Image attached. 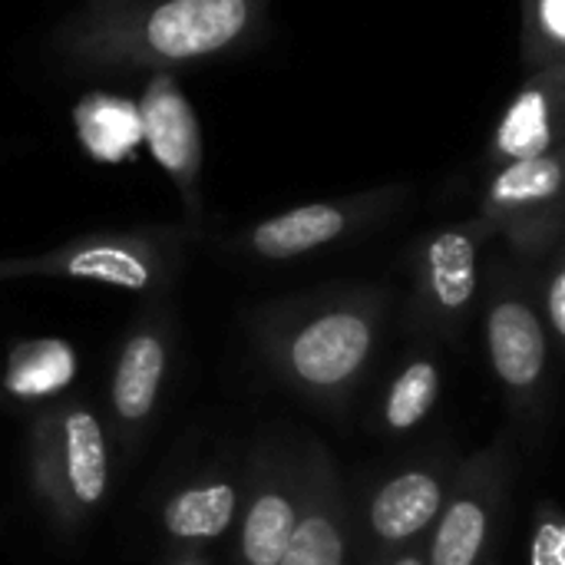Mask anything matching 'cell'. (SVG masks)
Listing matches in <instances>:
<instances>
[{
	"instance_id": "6da1fadb",
	"label": "cell",
	"mask_w": 565,
	"mask_h": 565,
	"mask_svg": "<svg viewBox=\"0 0 565 565\" xmlns=\"http://www.w3.org/2000/svg\"><path fill=\"white\" fill-rule=\"evenodd\" d=\"M271 0H126L79 7L56 26V53L83 70H175L255 40Z\"/></svg>"
},
{
	"instance_id": "7a4b0ae2",
	"label": "cell",
	"mask_w": 565,
	"mask_h": 565,
	"mask_svg": "<svg viewBox=\"0 0 565 565\" xmlns=\"http://www.w3.org/2000/svg\"><path fill=\"white\" fill-rule=\"evenodd\" d=\"M387 308V288L334 285L265 305L252 331L281 384L308 401L341 404L377 354Z\"/></svg>"
},
{
	"instance_id": "3957f363",
	"label": "cell",
	"mask_w": 565,
	"mask_h": 565,
	"mask_svg": "<svg viewBox=\"0 0 565 565\" xmlns=\"http://www.w3.org/2000/svg\"><path fill=\"white\" fill-rule=\"evenodd\" d=\"M189 228L142 225L113 228L70 238L50 252L26 258H0V281L17 278H63L83 285H106L116 291L162 298L185 258Z\"/></svg>"
},
{
	"instance_id": "277c9868",
	"label": "cell",
	"mask_w": 565,
	"mask_h": 565,
	"mask_svg": "<svg viewBox=\"0 0 565 565\" xmlns=\"http://www.w3.org/2000/svg\"><path fill=\"white\" fill-rule=\"evenodd\" d=\"M30 487L56 530L73 533L103 503L109 487V450L99 417L79 404H60L30 427Z\"/></svg>"
},
{
	"instance_id": "5b68a950",
	"label": "cell",
	"mask_w": 565,
	"mask_h": 565,
	"mask_svg": "<svg viewBox=\"0 0 565 565\" xmlns=\"http://www.w3.org/2000/svg\"><path fill=\"white\" fill-rule=\"evenodd\" d=\"M483 338L490 367L520 417H536L550 391L553 341L540 315L533 268L510 258H493L487 281Z\"/></svg>"
},
{
	"instance_id": "8992f818",
	"label": "cell",
	"mask_w": 565,
	"mask_h": 565,
	"mask_svg": "<svg viewBox=\"0 0 565 565\" xmlns=\"http://www.w3.org/2000/svg\"><path fill=\"white\" fill-rule=\"evenodd\" d=\"M411 199V185H377L341 199H321L308 205H295L285 212H275L222 242V252L265 262V265H285L308 258L315 252L354 242L367 235L371 228L394 218L404 202Z\"/></svg>"
},
{
	"instance_id": "52a82bcc",
	"label": "cell",
	"mask_w": 565,
	"mask_h": 565,
	"mask_svg": "<svg viewBox=\"0 0 565 565\" xmlns=\"http://www.w3.org/2000/svg\"><path fill=\"white\" fill-rule=\"evenodd\" d=\"M565 149L487 169L477 215L516 262L536 265L565 235Z\"/></svg>"
},
{
	"instance_id": "ba28073f",
	"label": "cell",
	"mask_w": 565,
	"mask_h": 565,
	"mask_svg": "<svg viewBox=\"0 0 565 565\" xmlns=\"http://www.w3.org/2000/svg\"><path fill=\"white\" fill-rule=\"evenodd\" d=\"M493 228L473 215L420 238L414 252V321L427 334L454 338L480 295V258Z\"/></svg>"
},
{
	"instance_id": "9c48e42d",
	"label": "cell",
	"mask_w": 565,
	"mask_h": 565,
	"mask_svg": "<svg viewBox=\"0 0 565 565\" xmlns=\"http://www.w3.org/2000/svg\"><path fill=\"white\" fill-rule=\"evenodd\" d=\"M308 440L268 437L248 473L238 565H278L305 503Z\"/></svg>"
},
{
	"instance_id": "30bf717a",
	"label": "cell",
	"mask_w": 565,
	"mask_h": 565,
	"mask_svg": "<svg viewBox=\"0 0 565 565\" xmlns=\"http://www.w3.org/2000/svg\"><path fill=\"white\" fill-rule=\"evenodd\" d=\"M507 440L470 457L457 470L444 510L434 523V536L424 550L427 565H487L507 493Z\"/></svg>"
},
{
	"instance_id": "8fae6325",
	"label": "cell",
	"mask_w": 565,
	"mask_h": 565,
	"mask_svg": "<svg viewBox=\"0 0 565 565\" xmlns=\"http://www.w3.org/2000/svg\"><path fill=\"white\" fill-rule=\"evenodd\" d=\"M139 122L142 139L159 162V169L172 179L189 222L202 218V126L195 106L189 103L182 83L172 70H152L139 96Z\"/></svg>"
},
{
	"instance_id": "7c38bea8",
	"label": "cell",
	"mask_w": 565,
	"mask_h": 565,
	"mask_svg": "<svg viewBox=\"0 0 565 565\" xmlns=\"http://www.w3.org/2000/svg\"><path fill=\"white\" fill-rule=\"evenodd\" d=\"M172 361V318L159 298L139 315L132 331L126 334L113 377H109V414L119 440L132 450L156 417L159 394Z\"/></svg>"
},
{
	"instance_id": "4fadbf2b",
	"label": "cell",
	"mask_w": 565,
	"mask_h": 565,
	"mask_svg": "<svg viewBox=\"0 0 565 565\" xmlns=\"http://www.w3.org/2000/svg\"><path fill=\"white\" fill-rule=\"evenodd\" d=\"M450 483H454V467L444 457H434L404 467L374 487L364 510L367 546L374 550V563H381V556L387 563L401 550L414 546L437 523Z\"/></svg>"
},
{
	"instance_id": "5bb4252c",
	"label": "cell",
	"mask_w": 565,
	"mask_h": 565,
	"mask_svg": "<svg viewBox=\"0 0 565 565\" xmlns=\"http://www.w3.org/2000/svg\"><path fill=\"white\" fill-rule=\"evenodd\" d=\"M354 516L331 454L308 440V477L298 526L278 565H351Z\"/></svg>"
},
{
	"instance_id": "9a60e30c",
	"label": "cell",
	"mask_w": 565,
	"mask_h": 565,
	"mask_svg": "<svg viewBox=\"0 0 565 565\" xmlns=\"http://www.w3.org/2000/svg\"><path fill=\"white\" fill-rule=\"evenodd\" d=\"M563 113L565 60L530 70L493 126L483 152L487 169L563 149Z\"/></svg>"
},
{
	"instance_id": "2e32d148",
	"label": "cell",
	"mask_w": 565,
	"mask_h": 565,
	"mask_svg": "<svg viewBox=\"0 0 565 565\" xmlns=\"http://www.w3.org/2000/svg\"><path fill=\"white\" fill-rule=\"evenodd\" d=\"M76 377V351L60 338H33L20 341L7 351L0 387L7 397L20 404L50 401L63 394Z\"/></svg>"
},
{
	"instance_id": "e0dca14e",
	"label": "cell",
	"mask_w": 565,
	"mask_h": 565,
	"mask_svg": "<svg viewBox=\"0 0 565 565\" xmlns=\"http://www.w3.org/2000/svg\"><path fill=\"white\" fill-rule=\"evenodd\" d=\"M238 516V490L228 480L195 483L169 497L162 507V530L175 543L218 540Z\"/></svg>"
},
{
	"instance_id": "ac0fdd59",
	"label": "cell",
	"mask_w": 565,
	"mask_h": 565,
	"mask_svg": "<svg viewBox=\"0 0 565 565\" xmlns=\"http://www.w3.org/2000/svg\"><path fill=\"white\" fill-rule=\"evenodd\" d=\"M440 397V364L427 354H417L407 361L397 377L391 381L384 404H381V424L387 434H407L414 430L437 404Z\"/></svg>"
},
{
	"instance_id": "d6986e66",
	"label": "cell",
	"mask_w": 565,
	"mask_h": 565,
	"mask_svg": "<svg viewBox=\"0 0 565 565\" xmlns=\"http://www.w3.org/2000/svg\"><path fill=\"white\" fill-rule=\"evenodd\" d=\"M520 23V53L526 70L565 60V0H523Z\"/></svg>"
},
{
	"instance_id": "ffe728a7",
	"label": "cell",
	"mask_w": 565,
	"mask_h": 565,
	"mask_svg": "<svg viewBox=\"0 0 565 565\" xmlns=\"http://www.w3.org/2000/svg\"><path fill=\"white\" fill-rule=\"evenodd\" d=\"M533 268H540V278L533 281L540 315L546 321L553 351L565 348V242L553 245Z\"/></svg>"
},
{
	"instance_id": "44dd1931",
	"label": "cell",
	"mask_w": 565,
	"mask_h": 565,
	"mask_svg": "<svg viewBox=\"0 0 565 565\" xmlns=\"http://www.w3.org/2000/svg\"><path fill=\"white\" fill-rule=\"evenodd\" d=\"M530 565H565V523L556 503H543L533 520Z\"/></svg>"
},
{
	"instance_id": "7402d4cb",
	"label": "cell",
	"mask_w": 565,
	"mask_h": 565,
	"mask_svg": "<svg viewBox=\"0 0 565 565\" xmlns=\"http://www.w3.org/2000/svg\"><path fill=\"white\" fill-rule=\"evenodd\" d=\"M384 565H427V556H424V550L407 546V550H401L397 556H391Z\"/></svg>"
},
{
	"instance_id": "603a6c76",
	"label": "cell",
	"mask_w": 565,
	"mask_h": 565,
	"mask_svg": "<svg viewBox=\"0 0 565 565\" xmlns=\"http://www.w3.org/2000/svg\"><path fill=\"white\" fill-rule=\"evenodd\" d=\"M106 3H126V0H86V7H106Z\"/></svg>"
},
{
	"instance_id": "cb8c5ba5",
	"label": "cell",
	"mask_w": 565,
	"mask_h": 565,
	"mask_svg": "<svg viewBox=\"0 0 565 565\" xmlns=\"http://www.w3.org/2000/svg\"><path fill=\"white\" fill-rule=\"evenodd\" d=\"M175 565H209L205 559H195V556H189V559H179Z\"/></svg>"
},
{
	"instance_id": "d4e9b609",
	"label": "cell",
	"mask_w": 565,
	"mask_h": 565,
	"mask_svg": "<svg viewBox=\"0 0 565 565\" xmlns=\"http://www.w3.org/2000/svg\"><path fill=\"white\" fill-rule=\"evenodd\" d=\"M490 565H497V563H490Z\"/></svg>"
}]
</instances>
